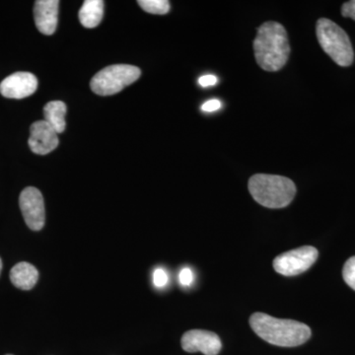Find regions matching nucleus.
<instances>
[{"label":"nucleus","instance_id":"f257e3e1","mask_svg":"<svg viewBox=\"0 0 355 355\" xmlns=\"http://www.w3.org/2000/svg\"><path fill=\"white\" fill-rule=\"evenodd\" d=\"M254 51L261 69L270 72L282 69L291 55L286 28L273 21L263 23L254 40Z\"/></svg>","mask_w":355,"mask_h":355},{"label":"nucleus","instance_id":"f03ea898","mask_svg":"<svg viewBox=\"0 0 355 355\" xmlns=\"http://www.w3.org/2000/svg\"><path fill=\"white\" fill-rule=\"evenodd\" d=\"M250 324L261 338L277 347H298L307 342L312 334L307 324L294 320L277 319L261 312L252 315Z\"/></svg>","mask_w":355,"mask_h":355},{"label":"nucleus","instance_id":"7ed1b4c3","mask_svg":"<svg viewBox=\"0 0 355 355\" xmlns=\"http://www.w3.org/2000/svg\"><path fill=\"white\" fill-rule=\"evenodd\" d=\"M248 187L254 200L268 209H284L296 195L295 184L288 178L277 175H254Z\"/></svg>","mask_w":355,"mask_h":355},{"label":"nucleus","instance_id":"20e7f679","mask_svg":"<svg viewBox=\"0 0 355 355\" xmlns=\"http://www.w3.org/2000/svg\"><path fill=\"white\" fill-rule=\"evenodd\" d=\"M318 41L324 53L340 67H349L354 60V49L347 33L340 26L327 18L318 20Z\"/></svg>","mask_w":355,"mask_h":355},{"label":"nucleus","instance_id":"39448f33","mask_svg":"<svg viewBox=\"0 0 355 355\" xmlns=\"http://www.w3.org/2000/svg\"><path fill=\"white\" fill-rule=\"evenodd\" d=\"M140 76L141 71L133 65H111L98 72L91 80L90 86L96 94L111 96L135 83Z\"/></svg>","mask_w":355,"mask_h":355},{"label":"nucleus","instance_id":"423d86ee","mask_svg":"<svg viewBox=\"0 0 355 355\" xmlns=\"http://www.w3.org/2000/svg\"><path fill=\"white\" fill-rule=\"evenodd\" d=\"M318 250L304 246L277 256L273 261L275 272L284 277H294L309 270L318 259Z\"/></svg>","mask_w":355,"mask_h":355},{"label":"nucleus","instance_id":"0eeeda50","mask_svg":"<svg viewBox=\"0 0 355 355\" xmlns=\"http://www.w3.org/2000/svg\"><path fill=\"white\" fill-rule=\"evenodd\" d=\"M19 205L28 227L33 231L43 229L46 221V210L41 191L34 187L24 189L20 195Z\"/></svg>","mask_w":355,"mask_h":355},{"label":"nucleus","instance_id":"6e6552de","mask_svg":"<svg viewBox=\"0 0 355 355\" xmlns=\"http://www.w3.org/2000/svg\"><path fill=\"white\" fill-rule=\"evenodd\" d=\"M182 347L184 352L205 355H217L222 349L221 340L216 333L205 330H191L182 336Z\"/></svg>","mask_w":355,"mask_h":355},{"label":"nucleus","instance_id":"1a4fd4ad","mask_svg":"<svg viewBox=\"0 0 355 355\" xmlns=\"http://www.w3.org/2000/svg\"><path fill=\"white\" fill-rule=\"evenodd\" d=\"M38 88V79L29 72H16L0 83V93L10 99H23L34 94Z\"/></svg>","mask_w":355,"mask_h":355},{"label":"nucleus","instance_id":"9d476101","mask_svg":"<svg viewBox=\"0 0 355 355\" xmlns=\"http://www.w3.org/2000/svg\"><path fill=\"white\" fill-rule=\"evenodd\" d=\"M30 149L35 154L46 155L58 146V133L46 121H35L30 128Z\"/></svg>","mask_w":355,"mask_h":355},{"label":"nucleus","instance_id":"9b49d317","mask_svg":"<svg viewBox=\"0 0 355 355\" xmlns=\"http://www.w3.org/2000/svg\"><path fill=\"white\" fill-rule=\"evenodd\" d=\"M58 7L60 1L58 0H38L35 2V23L42 34L50 36L57 30Z\"/></svg>","mask_w":355,"mask_h":355},{"label":"nucleus","instance_id":"f8f14e48","mask_svg":"<svg viewBox=\"0 0 355 355\" xmlns=\"http://www.w3.org/2000/svg\"><path fill=\"white\" fill-rule=\"evenodd\" d=\"M10 279L13 286L22 291H30L36 286L39 279V272L31 263H17L10 270Z\"/></svg>","mask_w":355,"mask_h":355},{"label":"nucleus","instance_id":"ddd939ff","mask_svg":"<svg viewBox=\"0 0 355 355\" xmlns=\"http://www.w3.org/2000/svg\"><path fill=\"white\" fill-rule=\"evenodd\" d=\"M103 14H104V1L86 0L79 11V20L85 28H95L101 23Z\"/></svg>","mask_w":355,"mask_h":355},{"label":"nucleus","instance_id":"4468645a","mask_svg":"<svg viewBox=\"0 0 355 355\" xmlns=\"http://www.w3.org/2000/svg\"><path fill=\"white\" fill-rule=\"evenodd\" d=\"M44 121L51 125L57 133L64 132L65 114H67V105L62 101H51L44 106Z\"/></svg>","mask_w":355,"mask_h":355},{"label":"nucleus","instance_id":"2eb2a0df","mask_svg":"<svg viewBox=\"0 0 355 355\" xmlns=\"http://www.w3.org/2000/svg\"><path fill=\"white\" fill-rule=\"evenodd\" d=\"M137 3L146 12L164 15L170 10V2L167 0H139Z\"/></svg>","mask_w":355,"mask_h":355},{"label":"nucleus","instance_id":"dca6fc26","mask_svg":"<svg viewBox=\"0 0 355 355\" xmlns=\"http://www.w3.org/2000/svg\"><path fill=\"white\" fill-rule=\"evenodd\" d=\"M343 277L345 284L355 291V256L349 258L343 266Z\"/></svg>","mask_w":355,"mask_h":355},{"label":"nucleus","instance_id":"f3484780","mask_svg":"<svg viewBox=\"0 0 355 355\" xmlns=\"http://www.w3.org/2000/svg\"><path fill=\"white\" fill-rule=\"evenodd\" d=\"M153 282L154 286L158 288H163L167 286L168 284V275L163 268H156L155 272L153 273Z\"/></svg>","mask_w":355,"mask_h":355},{"label":"nucleus","instance_id":"a211bd4d","mask_svg":"<svg viewBox=\"0 0 355 355\" xmlns=\"http://www.w3.org/2000/svg\"><path fill=\"white\" fill-rule=\"evenodd\" d=\"M180 284L184 287H189L191 286L193 282V273L191 272L190 268H184L180 272L179 275Z\"/></svg>","mask_w":355,"mask_h":355},{"label":"nucleus","instance_id":"6ab92c4d","mask_svg":"<svg viewBox=\"0 0 355 355\" xmlns=\"http://www.w3.org/2000/svg\"><path fill=\"white\" fill-rule=\"evenodd\" d=\"M342 15L343 17L352 18L355 21V0L345 2L342 7Z\"/></svg>","mask_w":355,"mask_h":355},{"label":"nucleus","instance_id":"aec40b11","mask_svg":"<svg viewBox=\"0 0 355 355\" xmlns=\"http://www.w3.org/2000/svg\"><path fill=\"white\" fill-rule=\"evenodd\" d=\"M217 81H218V79L214 74H207V76H202L198 78V84L205 88L216 85Z\"/></svg>","mask_w":355,"mask_h":355},{"label":"nucleus","instance_id":"412c9836","mask_svg":"<svg viewBox=\"0 0 355 355\" xmlns=\"http://www.w3.org/2000/svg\"><path fill=\"white\" fill-rule=\"evenodd\" d=\"M221 106L222 104L219 100L211 99L202 105V110L203 112H207V113H212V112H216L217 110L220 109Z\"/></svg>","mask_w":355,"mask_h":355},{"label":"nucleus","instance_id":"4be33fe9","mask_svg":"<svg viewBox=\"0 0 355 355\" xmlns=\"http://www.w3.org/2000/svg\"><path fill=\"white\" fill-rule=\"evenodd\" d=\"M1 270H2V261H1V259H0V273H1Z\"/></svg>","mask_w":355,"mask_h":355},{"label":"nucleus","instance_id":"5701e85b","mask_svg":"<svg viewBox=\"0 0 355 355\" xmlns=\"http://www.w3.org/2000/svg\"><path fill=\"white\" fill-rule=\"evenodd\" d=\"M7 355H12V354H7Z\"/></svg>","mask_w":355,"mask_h":355}]
</instances>
